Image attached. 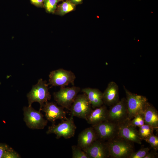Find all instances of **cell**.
Returning <instances> with one entry per match:
<instances>
[{
	"mask_svg": "<svg viewBox=\"0 0 158 158\" xmlns=\"http://www.w3.org/2000/svg\"><path fill=\"white\" fill-rule=\"evenodd\" d=\"M105 143L110 157L128 158L135 152L134 143L117 136Z\"/></svg>",
	"mask_w": 158,
	"mask_h": 158,
	"instance_id": "cell-1",
	"label": "cell"
},
{
	"mask_svg": "<svg viewBox=\"0 0 158 158\" xmlns=\"http://www.w3.org/2000/svg\"><path fill=\"white\" fill-rule=\"evenodd\" d=\"M123 89L126 95L128 119L131 120L137 115L142 114L149 102L146 97L132 93L124 86Z\"/></svg>",
	"mask_w": 158,
	"mask_h": 158,
	"instance_id": "cell-2",
	"label": "cell"
},
{
	"mask_svg": "<svg viewBox=\"0 0 158 158\" xmlns=\"http://www.w3.org/2000/svg\"><path fill=\"white\" fill-rule=\"evenodd\" d=\"M48 85L47 81L41 78L38 80L37 84L33 86L32 89L27 95L29 107H31L34 102H38L40 104L39 110L41 111L44 104L51 99Z\"/></svg>",
	"mask_w": 158,
	"mask_h": 158,
	"instance_id": "cell-3",
	"label": "cell"
},
{
	"mask_svg": "<svg viewBox=\"0 0 158 158\" xmlns=\"http://www.w3.org/2000/svg\"><path fill=\"white\" fill-rule=\"evenodd\" d=\"M73 117V116L71 115L70 118L57 125L52 124L48 127L46 133L55 134L57 139L62 137L68 139L74 137L77 127L74 123Z\"/></svg>",
	"mask_w": 158,
	"mask_h": 158,
	"instance_id": "cell-4",
	"label": "cell"
},
{
	"mask_svg": "<svg viewBox=\"0 0 158 158\" xmlns=\"http://www.w3.org/2000/svg\"><path fill=\"white\" fill-rule=\"evenodd\" d=\"M81 89L78 86L60 87L59 90L53 93L55 101L60 106L69 110Z\"/></svg>",
	"mask_w": 158,
	"mask_h": 158,
	"instance_id": "cell-5",
	"label": "cell"
},
{
	"mask_svg": "<svg viewBox=\"0 0 158 158\" xmlns=\"http://www.w3.org/2000/svg\"><path fill=\"white\" fill-rule=\"evenodd\" d=\"M24 121L27 126L33 129H43L47 126L48 121L40 110L37 111L31 107H24L23 109Z\"/></svg>",
	"mask_w": 158,
	"mask_h": 158,
	"instance_id": "cell-6",
	"label": "cell"
},
{
	"mask_svg": "<svg viewBox=\"0 0 158 158\" xmlns=\"http://www.w3.org/2000/svg\"><path fill=\"white\" fill-rule=\"evenodd\" d=\"M49 85L52 86L65 87L69 84L74 85L76 79L75 74L70 70L59 68L50 72Z\"/></svg>",
	"mask_w": 158,
	"mask_h": 158,
	"instance_id": "cell-7",
	"label": "cell"
},
{
	"mask_svg": "<svg viewBox=\"0 0 158 158\" xmlns=\"http://www.w3.org/2000/svg\"><path fill=\"white\" fill-rule=\"evenodd\" d=\"M110 107L107 111V120L118 125L128 119L125 98L123 97L117 103Z\"/></svg>",
	"mask_w": 158,
	"mask_h": 158,
	"instance_id": "cell-8",
	"label": "cell"
},
{
	"mask_svg": "<svg viewBox=\"0 0 158 158\" xmlns=\"http://www.w3.org/2000/svg\"><path fill=\"white\" fill-rule=\"evenodd\" d=\"M92 108L86 95L83 93L77 95L69 110L71 115L86 120Z\"/></svg>",
	"mask_w": 158,
	"mask_h": 158,
	"instance_id": "cell-9",
	"label": "cell"
},
{
	"mask_svg": "<svg viewBox=\"0 0 158 158\" xmlns=\"http://www.w3.org/2000/svg\"><path fill=\"white\" fill-rule=\"evenodd\" d=\"M91 126L101 140L105 142L117 136V125L107 120Z\"/></svg>",
	"mask_w": 158,
	"mask_h": 158,
	"instance_id": "cell-10",
	"label": "cell"
},
{
	"mask_svg": "<svg viewBox=\"0 0 158 158\" xmlns=\"http://www.w3.org/2000/svg\"><path fill=\"white\" fill-rule=\"evenodd\" d=\"M130 120L117 125V136L133 143L141 144L142 140L140 138L136 127L132 125Z\"/></svg>",
	"mask_w": 158,
	"mask_h": 158,
	"instance_id": "cell-11",
	"label": "cell"
},
{
	"mask_svg": "<svg viewBox=\"0 0 158 158\" xmlns=\"http://www.w3.org/2000/svg\"><path fill=\"white\" fill-rule=\"evenodd\" d=\"M64 108L58 106L56 103L48 101L45 102L43 105L41 111L45 113V116L47 120L55 124L57 119L62 121L66 119V112Z\"/></svg>",
	"mask_w": 158,
	"mask_h": 158,
	"instance_id": "cell-12",
	"label": "cell"
},
{
	"mask_svg": "<svg viewBox=\"0 0 158 158\" xmlns=\"http://www.w3.org/2000/svg\"><path fill=\"white\" fill-rule=\"evenodd\" d=\"M90 158H106L109 157L105 142L98 139L87 148L83 150Z\"/></svg>",
	"mask_w": 158,
	"mask_h": 158,
	"instance_id": "cell-13",
	"label": "cell"
},
{
	"mask_svg": "<svg viewBox=\"0 0 158 158\" xmlns=\"http://www.w3.org/2000/svg\"><path fill=\"white\" fill-rule=\"evenodd\" d=\"M102 99L104 104L109 106L114 104L119 101V88L115 82L111 81L109 83L103 92Z\"/></svg>",
	"mask_w": 158,
	"mask_h": 158,
	"instance_id": "cell-14",
	"label": "cell"
},
{
	"mask_svg": "<svg viewBox=\"0 0 158 158\" xmlns=\"http://www.w3.org/2000/svg\"><path fill=\"white\" fill-rule=\"evenodd\" d=\"M98 139L95 130L91 126L85 129L79 134L77 145L83 150L89 147Z\"/></svg>",
	"mask_w": 158,
	"mask_h": 158,
	"instance_id": "cell-15",
	"label": "cell"
},
{
	"mask_svg": "<svg viewBox=\"0 0 158 158\" xmlns=\"http://www.w3.org/2000/svg\"><path fill=\"white\" fill-rule=\"evenodd\" d=\"M107 111L106 106L104 104L96 108L91 110L86 121L88 124L92 126L107 120Z\"/></svg>",
	"mask_w": 158,
	"mask_h": 158,
	"instance_id": "cell-16",
	"label": "cell"
},
{
	"mask_svg": "<svg viewBox=\"0 0 158 158\" xmlns=\"http://www.w3.org/2000/svg\"><path fill=\"white\" fill-rule=\"evenodd\" d=\"M145 124L148 125L157 130L158 128V112L155 107L148 102L142 114Z\"/></svg>",
	"mask_w": 158,
	"mask_h": 158,
	"instance_id": "cell-17",
	"label": "cell"
},
{
	"mask_svg": "<svg viewBox=\"0 0 158 158\" xmlns=\"http://www.w3.org/2000/svg\"><path fill=\"white\" fill-rule=\"evenodd\" d=\"M81 91L86 95L93 108L99 107L104 104L103 92L99 89L88 87L83 88Z\"/></svg>",
	"mask_w": 158,
	"mask_h": 158,
	"instance_id": "cell-18",
	"label": "cell"
},
{
	"mask_svg": "<svg viewBox=\"0 0 158 158\" xmlns=\"http://www.w3.org/2000/svg\"><path fill=\"white\" fill-rule=\"evenodd\" d=\"M75 6L68 0H65L57 6L54 13L59 16H63L74 11L75 8Z\"/></svg>",
	"mask_w": 158,
	"mask_h": 158,
	"instance_id": "cell-19",
	"label": "cell"
},
{
	"mask_svg": "<svg viewBox=\"0 0 158 158\" xmlns=\"http://www.w3.org/2000/svg\"><path fill=\"white\" fill-rule=\"evenodd\" d=\"M155 129L148 125L144 124L139 127L138 131L139 135L142 140H144L150 135L153 133Z\"/></svg>",
	"mask_w": 158,
	"mask_h": 158,
	"instance_id": "cell-20",
	"label": "cell"
},
{
	"mask_svg": "<svg viewBox=\"0 0 158 158\" xmlns=\"http://www.w3.org/2000/svg\"><path fill=\"white\" fill-rule=\"evenodd\" d=\"M66 0H43L44 7L49 13H54L57 8V4L61 1Z\"/></svg>",
	"mask_w": 158,
	"mask_h": 158,
	"instance_id": "cell-21",
	"label": "cell"
},
{
	"mask_svg": "<svg viewBox=\"0 0 158 158\" xmlns=\"http://www.w3.org/2000/svg\"><path fill=\"white\" fill-rule=\"evenodd\" d=\"M72 158H90L88 155L77 145L71 147Z\"/></svg>",
	"mask_w": 158,
	"mask_h": 158,
	"instance_id": "cell-22",
	"label": "cell"
},
{
	"mask_svg": "<svg viewBox=\"0 0 158 158\" xmlns=\"http://www.w3.org/2000/svg\"><path fill=\"white\" fill-rule=\"evenodd\" d=\"M150 148L142 147L137 152H134L128 158H144L149 152Z\"/></svg>",
	"mask_w": 158,
	"mask_h": 158,
	"instance_id": "cell-23",
	"label": "cell"
},
{
	"mask_svg": "<svg viewBox=\"0 0 158 158\" xmlns=\"http://www.w3.org/2000/svg\"><path fill=\"white\" fill-rule=\"evenodd\" d=\"M144 140L149 143L151 147L153 149L157 150H158V137L152 134Z\"/></svg>",
	"mask_w": 158,
	"mask_h": 158,
	"instance_id": "cell-24",
	"label": "cell"
},
{
	"mask_svg": "<svg viewBox=\"0 0 158 158\" xmlns=\"http://www.w3.org/2000/svg\"><path fill=\"white\" fill-rule=\"evenodd\" d=\"M131 123L135 127H140L145 124L143 116L142 114H138L130 120Z\"/></svg>",
	"mask_w": 158,
	"mask_h": 158,
	"instance_id": "cell-25",
	"label": "cell"
},
{
	"mask_svg": "<svg viewBox=\"0 0 158 158\" xmlns=\"http://www.w3.org/2000/svg\"><path fill=\"white\" fill-rule=\"evenodd\" d=\"M20 155L11 147H8L6 150L4 158H20Z\"/></svg>",
	"mask_w": 158,
	"mask_h": 158,
	"instance_id": "cell-26",
	"label": "cell"
},
{
	"mask_svg": "<svg viewBox=\"0 0 158 158\" xmlns=\"http://www.w3.org/2000/svg\"><path fill=\"white\" fill-rule=\"evenodd\" d=\"M158 157L157 150L154 149L149 152L144 158H156Z\"/></svg>",
	"mask_w": 158,
	"mask_h": 158,
	"instance_id": "cell-27",
	"label": "cell"
},
{
	"mask_svg": "<svg viewBox=\"0 0 158 158\" xmlns=\"http://www.w3.org/2000/svg\"><path fill=\"white\" fill-rule=\"evenodd\" d=\"M8 147L6 145L0 144V158H4Z\"/></svg>",
	"mask_w": 158,
	"mask_h": 158,
	"instance_id": "cell-28",
	"label": "cell"
},
{
	"mask_svg": "<svg viewBox=\"0 0 158 158\" xmlns=\"http://www.w3.org/2000/svg\"><path fill=\"white\" fill-rule=\"evenodd\" d=\"M31 3L38 7H44L43 0H30Z\"/></svg>",
	"mask_w": 158,
	"mask_h": 158,
	"instance_id": "cell-29",
	"label": "cell"
},
{
	"mask_svg": "<svg viewBox=\"0 0 158 158\" xmlns=\"http://www.w3.org/2000/svg\"><path fill=\"white\" fill-rule=\"evenodd\" d=\"M75 5L81 4L83 0H68Z\"/></svg>",
	"mask_w": 158,
	"mask_h": 158,
	"instance_id": "cell-30",
	"label": "cell"
}]
</instances>
